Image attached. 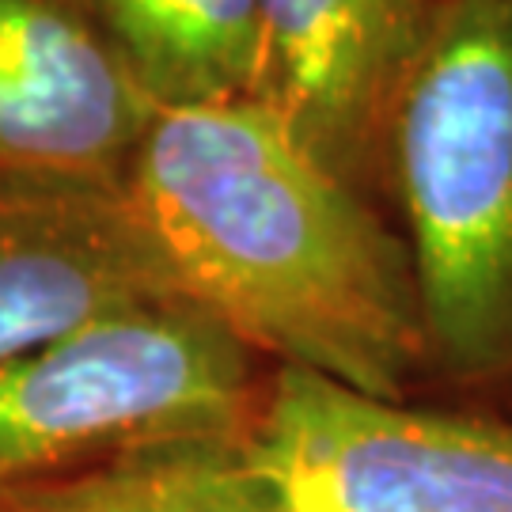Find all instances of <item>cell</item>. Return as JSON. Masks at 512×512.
Returning a JSON list of instances; mask_svg holds the SVG:
<instances>
[{
  "instance_id": "cell-1",
  "label": "cell",
  "mask_w": 512,
  "mask_h": 512,
  "mask_svg": "<svg viewBox=\"0 0 512 512\" xmlns=\"http://www.w3.org/2000/svg\"><path fill=\"white\" fill-rule=\"evenodd\" d=\"M122 190L179 293L266 365L387 403L429 380L399 224L251 99L156 110Z\"/></svg>"
},
{
  "instance_id": "cell-2",
  "label": "cell",
  "mask_w": 512,
  "mask_h": 512,
  "mask_svg": "<svg viewBox=\"0 0 512 512\" xmlns=\"http://www.w3.org/2000/svg\"><path fill=\"white\" fill-rule=\"evenodd\" d=\"M387 209L418 277L429 380L512 410V0H452L399 103Z\"/></svg>"
},
{
  "instance_id": "cell-3",
  "label": "cell",
  "mask_w": 512,
  "mask_h": 512,
  "mask_svg": "<svg viewBox=\"0 0 512 512\" xmlns=\"http://www.w3.org/2000/svg\"><path fill=\"white\" fill-rule=\"evenodd\" d=\"M270 365L186 296L0 361V490L171 444L243 440Z\"/></svg>"
},
{
  "instance_id": "cell-4",
  "label": "cell",
  "mask_w": 512,
  "mask_h": 512,
  "mask_svg": "<svg viewBox=\"0 0 512 512\" xmlns=\"http://www.w3.org/2000/svg\"><path fill=\"white\" fill-rule=\"evenodd\" d=\"M239 452L277 512H512V410L387 403L274 365Z\"/></svg>"
},
{
  "instance_id": "cell-5",
  "label": "cell",
  "mask_w": 512,
  "mask_h": 512,
  "mask_svg": "<svg viewBox=\"0 0 512 512\" xmlns=\"http://www.w3.org/2000/svg\"><path fill=\"white\" fill-rule=\"evenodd\" d=\"M448 4L255 0L258 50L247 99L330 175L391 213V129Z\"/></svg>"
},
{
  "instance_id": "cell-6",
  "label": "cell",
  "mask_w": 512,
  "mask_h": 512,
  "mask_svg": "<svg viewBox=\"0 0 512 512\" xmlns=\"http://www.w3.org/2000/svg\"><path fill=\"white\" fill-rule=\"evenodd\" d=\"M179 293L126 190L0 171V361Z\"/></svg>"
},
{
  "instance_id": "cell-7",
  "label": "cell",
  "mask_w": 512,
  "mask_h": 512,
  "mask_svg": "<svg viewBox=\"0 0 512 512\" xmlns=\"http://www.w3.org/2000/svg\"><path fill=\"white\" fill-rule=\"evenodd\" d=\"M156 110L88 0H0V171L126 186Z\"/></svg>"
},
{
  "instance_id": "cell-8",
  "label": "cell",
  "mask_w": 512,
  "mask_h": 512,
  "mask_svg": "<svg viewBox=\"0 0 512 512\" xmlns=\"http://www.w3.org/2000/svg\"><path fill=\"white\" fill-rule=\"evenodd\" d=\"M156 107L247 99L255 80V0H88Z\"/></svg>"
},
{
  "instance_id": "cell-9",
  "label": "cell",
  "mask_w": 512,
  "mask_h": 512,
  "mask_svg": "<svg viewBox=\"0 0 512 512\" xmlns=\"http://www.w3.org/2000/svg\"><path fill=\"white\" fill-rule=\"evenodd\" d=\"M0 512H277V505L247 471L239 440H198L4 486Z\"/></svg>"
}]
</instances>
